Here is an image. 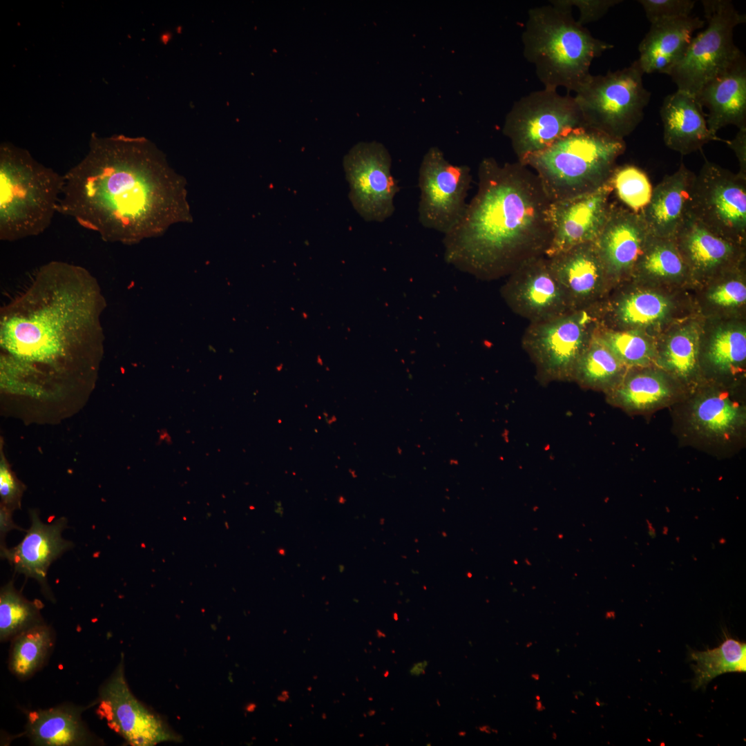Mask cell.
<instances>
[{
	"label": "cell",
	"mask_w": 746,
	"mask_h": 746,
	"mask_svg": "<svg viewBox=\"0 0 746 746\" xmlns=\"http://www.w3.org/2000/svg\"><path fill=\"white\" fill-rule=\"evenodd\" d=\"M734 151L739 164L738 174L746 178V128L738 129L734 139L725 142Z\"/></svg>",
	"instance_id": "cell-41"
},
{
	"label": "cell",
	"mask_w": 746,
	"mask_h": 746,
	"mask_svg": "<svg viewBox=\"0 0 746 746\" xmlns=\"http://www.w3.org/2000/svg\"><path fill=\"white\" fill-rule=\"evenodd\" d=\"M613 192L611 177L593 192L551 202V238L544 255L550 258L575 246L594 242L606 220Z\"/></svg>",
	"instance_id": "cell-14"
},
{
	"label": "cell",
	"mask_w": 746,
	"mask_h": 746,
	"mask_svg": "<svg viewBox=\"0 0 746 746\" xmlns=\"http://www.w3.org/2000/svg\"><path fill=\"white\" fill-rule=\"evenodd\" d=\"M695 175L681 163L653 189L649 204L640 213L651 236L674 238L689 214Z\"/></svg>",
	"instance_id": "cell-22"
},
{
	"label": "cell",
	"mask_w": 746,
	"mask_h": 746,
	"mask_svg": "<svg viewBox=\"0 0 746 746\" xmlns=\"http://www.w3.org/2000/svg\"><path fill=\"white\" fill-rule=\"evenodd\" d=\"M643 75L638 60L614 72L591 75L574 97L584 125L619 139L630 135L651 97Z\"/></svg>",
	"instance_id": "cell-6"
},
{
	"label": "cell",
	"mask_w": 746,
	"mask_h": 746,
	"mask_svg": "<svg viewBox=\"0 0 746 746\" xmlns=\"http://www.w3.org/2000/svg\"><path fill=\"white\" fill-rule=\"evenodd\" d=\"M705 21L697 17L664 19L651 23L638 46L637 59L644 73L667 75L687 49L694 32L702 28Z\"/></svg>",
	"instance_id": "cell-23"
},
{
	"label": "cell",
	"mask_w": 746,
	"mask_h": 746,
	"mask_svg": "<svg viewBox=\"0 0 746 746\" xmlns=\"http://www.w3.org/2000/svg\"><path fill=\"white\" fill-rule=\"evenodd\" d=\"M600 336L626 367L644 366L654 358L650 343L635 331H608Z\"/></svg>",
	"instance_id": "cell-36"
},
{
	"label": "cell",
	"mask_w": 746,
	"mask_h": 746,
	"mask_svg": "<svg viewBox=\"0 0 746 746\" xmlns=\"http://www.w3.org/2000/svg\"><path fill=\"white\" fill-rule=\"evenodd\" d=\"M651 23L668 19L689 17L696 1L639 0Z\"/></svg>",
	"instance_id": "cell-37"
},
{
	"label": "cell",
	"mask_w": 746,
	"mask_h": 746,
	"mask_svg": "<svg viewBox=\"0 0 746 746\" xmlns=\"http://www.w3.org/2000/svg\"><path fill=\"white\" fill-rule=\"evenodd\" d=\"M543 709H544V707L542 706V703L540 702H538L537 703V709L539 711H542Z\"/></svg>",
	"instance_id": "cell-44"
},
{
	"label": "cell",
	"mask_w": 746,
	"mask_h": 746,
	"mask_svg": "<svg viewBox=\"0 0 746 746\" xmlns=\"http://www.w3.org/2000/svg\"><path fill=\"white\" fill-rule=\"evenodd\" d=\"M688 423L691 431L703 439L728 441L743 430L745 407L726 393L708 392L691 403Z\"/></svg>",
	"instance_id": "cell-24"
},
{
	"label": "cell",
	"mask_w": 746,
	"mask_h": 746,
	"mask_svg": "<svg viewBox=\"0 0 746 746\" xmlns=\"http://www.w3.org/2000/svg\"><path fill=\"white\" fill-rule=\"evenodd\" d=\"M99 709L110 727L133 746L179 740L161 718L138 700L124 675V658L99 690Z\"/></svg>",
	"instance_id": "cell-13"
},
{
	"label": "cell",
	"mask_w": 746,
	"mask_h": 746,
	"mask_svg": "<svg viewBox=\"0 0 746 746\" xmlns=\"http://www.w3.org/2000/svg\"><path fill=\"white\" fill-rule=\"evenodd\" d=\"M52 630L46 624L33 627L12 638L10 671L20 678L32 676L45 662L53 645Z\"/></svg>",
	"instance_id": "cell-29"
},
{
	"label": "cell",
	"mask_w": 746,
	"mask_h": 746,
	"mask_svg": "<svg viewBox=\"0 0 746 746\" xmlns=\"http://www.w3.org/2000/svg\"><path fill=\"white\" fill-rule=\"evenodd\" d=\"M669 305L662 295L649 291L631 293L620 298L613 305L615 319L626 326H644L662 320Z\"/></svg>",
	"instance_id": "cell-33"
},
{
	"label": "cell",
	"mask_w": 746,
	"mask_h": 746,
	"mask_svg": "<svg viewBox=\"0 0 746 746\" xmlns=\"http://www.w3.org/2000/svg\"><path fill=\"white\" fill-rule=\"evenodd\" d=\"M633 273L652 279L676 280L689 269L674 238L651 236Z\"/></svg>",
	"instance_id": "cell-30"
},
{
	"label": "cell",
	"mask_w": 746,
	"mask_h": 746,
	"mask_svg": "<svg viewBox=\"0 0 746 746\" xmlns=\"http://www.w3.org/2000/svg\"><path fill=\"white\" fill-rule=\"evenodd\" d=\"M582 126L585 125L575 97L544 88L513 104L502 131L510 140L517 162L523 163L564 134Z\"/></svg>",
	"instance_id": "cell-8"
},
{
	"label": "cell",
	"mask_w": 746,
	"mask_h": 746,
	"mask_svg": "<svg viewBox=\"0 0 746 746\" xmlns=\"http://www.w3.org/2000/svg\"><path fill=\"white\" fill-rule=\"evenodd\" d=\"M511 273L505 297L515 312L533 323L574 310L543 256L524 262Z\"/></svg>",
	"instance_id": "cell-15"
},
{
	"label": "cell",
	"mask_w": 746,
	"mask_h": 746,
	"mask_svg": "<svg viewBox=\"0 0 746 746\" xmlns=\"http://www.w3.org/2000/svg\"><path fill=\"white\" fill-rule=\"evenodd\" d=\"M609 403L629 413L648 412L671 403L675 390L662 372L645 370L624 374L606 393Z\"/></svg>",
	"instance_id": "cell-26"
},
{
	"label": "cell",
	"mask_w": 746,
	"mask_h": 746,
	"mask_svg": "<svg viewBox=\"0 0 746 746\" xmlns=\"http://www.w3.org/2000/svg\"><path fill=\"white\" fill-rule=\"evenodd\" d=\"M674 240L689 272L700 276L734 268L743 255V245L714 232L689 214Z\"/></svg>",
	"instance_id": "cell-18"
},
{
	"label": "cell",
	"mask_w": 746,
	"mask_h": 746,
	"mask_svg": "<svg viewBox=\"0 0 746 746\" xmlns=\"http://www.w3.org/2000/svg\"><path fill=\"white\" fill-rule=\"evenodd\" d=\"M624 140L586 126L564 134L522 164L533 169L551 202L593 192L609 180Z\"/></svg>",
	"instance_id": "cell-4"
},
{
	"label": "cell",
	"mask_w": 746,
	"mask_h": 746,
	"mask_svg": "<svg viewBox=\"0 0 746 746\" xmlns=\"http://www.w3.org/2000/svg\"><path fill=\"white\" fill-rule=\"evenodd\" d=\"M665 145L682 155L695 152L711 141H724L709 129L702 106L696 97L677 90L660 107Z\"/></svg>",
	"instance_id": "cell-21"
},
{
	"label": "cell",
	"mask_w": 746,
	"mask_h": 746,
	"mask_svg": "<svg viewBox=\"0 0 746 746\" xmlns=\"http://www.w3.org/2000/svg\"><path fill=\"white\" fill-rule=\"evenodd\" d=\"M547 259L572 309H582L600 294L608 280L594 242L575 246Z\"/></svg>",
	"instance_id": "cell-19"
},
{
	"label": "cell",
	"mask_w": 746,
	"mask_h": 746,
	"mask_svg": "<svg viewBox=\"0 0 746 746\" xmlns=\"http://www.w3.org/2000/svg\"><path fill=\"white\" fill-rule=\"evenodd\" d=\"M593 336L591 317L583 309H578L533 322L523 344L540 381H572L576 364Z\"/></svg>",
	"instance_id": "cell-9"
},
{
	"label": "cell",
	"mask_w": 746,
	"mask_h": 746,
	"mask_svg": "<svg viewBox=\"0 0 746 746\" xmlns=\"http://www.w3.org/2000/svg\"><path fill=\"white\" fill-rule=\"evenodd\" d=\"M695 689L705 687L716 677L728 672L746 671V644L731 638L717 647L705 651H691Z\"/></svg>",
	"instance_id": "cell-28"
},
{
	"label": "cell",
	"mask_w": 746,
	"mask_h": 746,
	"mask_svg": "<svg viewBox=\"0 0 746 746\" xmlns=\"http://www.w3.org/2000/svg\"><path fill=\"white\" fill-rule=\"evenodd\" d=\"M384 676H385V677H387V676H388V671H386V672H385V675H384Z\"/></svg>",
	"instance_id": "cell-46"
},
{
	"label": "cell",
	"mask_w": 746,
	"mask_h": 746,
	"mask_svg": "<svg viewBox=\"0 0 746 746\" xmlns=\"http://www.w3.org/2000/svg\"><path fill=\"white\" fill-rule=\"evenodd\" d=\"M13 510L1 505L0 508V535H1V546H5L4 538L6 535L12 530H23L19 527L12 519Z\"/></svg>",
	"instance_id": "cell-42"
},
{
	"label": "cell",
	"mask_w": 746,
	"mask_h": 746,
	"mask_svg": "<svg viewBox=\"0 0 746 746\" xmlns=\"http://www.w3.org/2000/svg\"><path fill=\"white\" fill-rule=\"evenodd\" d=\"M428 661H427V660H423L421 662H418L412 665V667L410 669L409 673H410V676H416V677L423 675L425 673V669L428 667Z\"/></svg>",
	"instance_id": "cell-43"
},
{
	"label": "cell",
	"mask_w": 746,
	"mask_h": 746,
	"mask_svg": "<svg viewBox=\"0 0 746 746\" xmlns=\"http://www.w3.org/2000/svg\"><path fill=\"white\" fill-rule=\"evenodd\" d=\"M522 40L524 56L544 88L575 93L591 76L593 60L613 48L580 24L572 10L552 4L528 10Z\"/></svg>",
	"instance_id": "cell-3"
},
{
	"label": "cell",
	"mask_w": 746,
	"mask_h": 746,
	"mask_svg": "<svg viewBox=\"0 0 746 746\" xmlns=\"http://www.w3.org/2000/svg\"><path fill=\"white\" fill-rule=\"evenodd\" d=\"M689 214L714 232L743 245L746 178L705 159L695 175Z\"/></svg>",
	"instance_id": "cell-10"
},
{
	"label": "cell",
	"mask_w": 746,
	"mask_h": 746,
	"mask_svg": "<svg viewBox=\"0 0 746 746\" xmlns=\"http://www.w3.org/2000/svg\"><path fill=\"white\" fill-rule=\"evenodd\" d=\"M707 28L693 37L685 52L667 73L677 90L696 96L743 55L734 41L736 26L745 22L728 0L702 1Z\"/></svg>",
	"instance_id": "cell-7"
},
{
	"label": "cell",
	"mask_w": 746,
	"mask_h": 746,
	"mask_svg": "<svg viewBox=\"0 0 746 746\" xmlns=\"http://www.w3.org/2000/svg\"><path fill=\"white\" fill-rule=\"evenodd\" d=\"M64 180L57 212L105 240L134 244L193 220L186 180L144 137L93 135Z\"/></svg>",
	"instance_id": "cell-1"
},
{
	"label": "cell",
	"mask_w": 746,
	"mask_h": 746,
	"mask_svg": "<svg viewBox=\"0 0 746 746\" xmlns=\"http://www.w3.org/2000/svg\"><path fill=\"white\" fill-rule=\"evenodd\" d=\"M418 182L419 222L425 228L448 233L466 211L472 182L470 168L451 164L439 148L431 147L421 162Z\"/></svg>",
	"instance_id": "cell-11"
},
{
	"label": "cell",
	"mask_w": 746,
	"mask_h": 746,
	"mask_svg": "<svg viewBox=\"0 0 746 746\" xmlns=\"http://www.w3.org/2000/svg\"><path fill=\"white\" fill-rule=\"evenodd\" d=\"M746 358V333L743 328L728 327L712 336L707 359L720 372L729 373L743 366Z\"/></svg>",
	"instance_id": "cell-34"
},
{
	"label": "cell",
	"mask_w": 746,
	"mask_h": 746,
	"mask_svg": "<svg viewBox=\"0 0 746 746\" xmlns=\"http://www.w3.org/2000/svg\"><path fill=\"white\" fill-rule=\"evenodd\" d=\"M613 191L623 205L640 213L649 204L653 188L647 175L633 165L616 166L612 175Z\"/></svg>",
	"instance_id": "cell-35"
},
{
	"label": "cell",
	"mask_w": 746,
	"mask_h": 746,
	"mask_svg": "<svg viewBox=\"0 0 746 746\" xmlns=\"http://www.w3.org/2000/svg\"><path fill=\"white\" fill-rule=\"evenodd\" d=\"M64 175L36 160L26 150L0 146V238L12 241L37 236L57 212Z\"/></svg>",
	"instance_id": "cell-5"
},
{
	"label": "cell",
	"mask_w": 746,
	"mask_h": 746,
	"mask_svg": "<svg viewBox=\"0 0 746 746\" xmlns=\"http://www.w3.org/2000/svg\"><path fill=\"white\" fill-rule=\"evenodd\" d=\"M700 332L688 325L678 330L667 341L659 360L667 371L682 379L692 377L698 363Z\"/></svg>",
	"instance_id": "cell-32"
},
{
	"label": "cell",
	"mask_w": 746,
	"mask_h": 746,
	"mask_svg": "<svg viewBox=\"0 0 746 746\" xmlns=\"http://www.w3.org/2000/svg\"><path fill=\"white\" fill-rule=\"evenodd\" d=\"M24 488L15 476L8 464L1 460L0 466L1 505L12 510L20 508V501Z\"/></svg>",
	"instance_id": "cell-39"
},
{
	"label": "cell",
	"mask_w": 746,
	"mask_h": 746,
	"mask_svg": "<svg viewBox=\"0 0 746 746\" xmlns=\"http://www.w3.org/2000/svg\"><path fill=\"white\" fill-rule=\"evenodd\" d=\"M30 526L23 539L15 546H1V557L7 560L14 570L36 580L48 597H52L47 584L48 570L51 563L70 549L72 542L62 538L67 520L61 517L44 524L35 510H30Z\"/></svg>",
	"instance_id": "cell-17"
},
{
	"label": "cell",
	"mask_w": 746,
	"mask_h": 746,
	"mask_svg": "<svg viewBox=\"0 0 746 746\" xmlns=\"http://www.w3.org/2000/svg\"><path fill=\"white\" fill-rule=\"evenodd\" d=\"M651 237L640 214L611 202L606 220L594 242L608 280L634 272Z\"/></svg>",
	"instance_id": "cell-16"
},
{
	"label": "cell",
	"mask_w": 746,
	"mask_h": 746,
	"mask_svg": "<svg viewBox=\"0 0 746 746\" xmlns=\"http://www.w3.org/2000/svg\"><path fill=\"white\" fill-rule=\"evenodd\" d=\"M709 300L714 304L723 307H735L744 304L746 300V287L738 279H731L725 282L709 295Z\"/></svg>",
	"instance_id": "cell-40"
},
{
	"label": "cell",
	"mask_w": 746,
	"mask_h": 746,
	"mask_svg": "<svg viewBox=\"0 0 746 746\" xmlns=\"http://www.w3.org/2000/svg\"><path fill=\"white\" fill-rule=\"evenodd\" d=\"M532 676V678H534V679H535V680H538V679H539V675H538V674H532V676Z\"/></svg>",
	"instance_id": "cell-45"
},
{
	"label": "cell",
	"mask_w": 746,
	"mask_h": 746,
	"mask_svg": "<svg viewBox=\"0 0 746 746\" xmlns=\"http://www.w3.org/2000/svg\"><path fill=\"white\" fill-rule=\"evenodd\" d=\"M625 367L600 336H594L576 364L572 381L606 393L620 381Z\"/></svg>",
	"instance_id": "cell-27"
},
{
	"label": "cell",
	"mask_w": 746,
	"mask_h": 746,
	"mask_svg": "<svg viewBox=\"0 0 746 746\" xmlns=\"http://www.w3.org/2000/svg\"><path fill=\"white\" fill-rule=\"evenodd\" d=\"M26 732L30 742L39 746L87 745L94 740L81 709L69 705L30 711Z\"/></svg>",
	"instance_id": "cell-25"
},
{
	"label": "cell",
	"mask_w": 746,
	"mask_h": 746,
	"mask_svg": "<svg viewBox=\"0 0 746 746\" xmlns=\"http://www.w3.org/2000/svg\"><path fill=\"white\" fill-rule=\"evenodd\" d=\"M707 108V123L715 135L734 125L746 128V62L744 54L723 73L706 84L695 96Z\"/></svg>",
	"instance_id": "cell-20"
},
{
	"label": "cell",
	"mask_w": 746,
	"mask_h": 746,
	"mask_svg": "<svg viewBox=\"0 0 746 746\" xmlns=\"http://www.w3.org/2000/svg\"><path fill=\"white\" fill-rule=\"evenodd\" d=\"M343 165L349 199L358 214L367 222H381L391 217L399 186L392 175L386 148L376 142H359L345 155Z\"/></svg>",
	"instance_id": "cell-12"
},
{
	"label": "cell",
	"mask_w": 746,
	"mask_h": 746,
	"mask_svg": "<svg viewBox=\"0 0 746 746\" xmlns=\"http://www.w3.org/2000/svg\"><path fill=\"white\" fill-rule=\"evenodd\" d=\"M40 607L37 600L29 601L17 591L12 582L3 586L0 592L1 641L44 624Z\"/></svg>",
	"instance_id": "cell-31"
},
{
	"label": "cell",
	"mask_w": 746,
	"mask_h": 746,
	"mask_svg": "<svg viewBox=\"0 0 746 746\" xmlns=\"http://www.w3.org/2000/svg\"><path fill=\"white\" fill-rule=\"evenodd\" d=\"M550 203L527 166L484 158L476 194L459 222L444 235L446 261L475 276L492 278L542 256L551 238Z\"/></svg>",
	"instance_id": "cell-2"
},
{
	"label": "cell",
	"mask_w": 746,
	"mask_h": 746,
	"mask_svg": "<svg viewBox=\"0 0 746 746\" xmlns=\"http://www.w3.org/2000/svg\"><path fill=\"white\" fill-rule=\"evenodd\" d=\"M551 4L572 10L573 6L578 8L580 16L577 22L584 26L586 23L597 21L602 18L613 6L622 2L621 0H555Z\"/></svg>",
	"instance_id": "cell-38"
}]
</instances>
